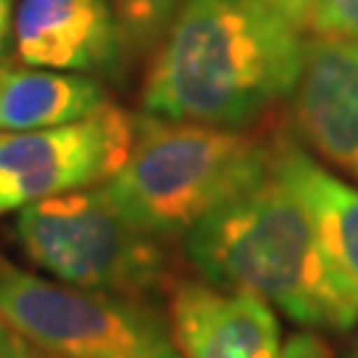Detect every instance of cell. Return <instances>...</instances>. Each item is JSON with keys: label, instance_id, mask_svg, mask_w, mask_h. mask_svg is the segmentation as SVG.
<instances>
[{"label": "cell", "instance_id": "cell-1", "mask_svg": "<svg viewBox=\"0 0 358 358\" xmlns=\"http://www.w3.org/2000/svg\"><path fill=\"white\" fill-rule=\"evenodd\" d=\"M271 0H183L141 93L143 112L244 128L294 90L306 40Z\"/></svg>", "mask_w": 358, "mask_h": 358}, {"label": "cell", "instance_id": "cell-2", "mask_svg": "<svg viewBox=\"0 0 358 358\" xmlns=\"http://www.w3.org/2000/svg\"><path fill=\"white\" fill-rule=\"evenodd\" d=\"M183 250L210 284L255 294L297 324L356 327L358 303L337 282L308 210L273 165L255 189L202 217Z\"/></svg>", "mask_w": 358, "mask_h": 358}, {"label": "cell", "instance_id": "cell-3", "mask_svg": "<svg viewBox=\"0 0 358 358\" xmlns=\"http://www.w3.org/2000/svg\"><path fill=\"white\" fill-rule=\"evenodd\" d=\"M128 159L103 183L109 202L152 236H186L217 207L268 178L273 143L239 128L133 120Z\"/></svg>", "mask_w": 358, "mask_h": 358}, {"label": "cell", "instance_id": "cell-4", "mask_svg": "<svg viewBox=\"0 0 358 358\" xmlns=\"http://www.w3.org/2000/svg\"><path fill=\"white\" fill-rule=\"evenodd\" d=\"M16 239L38 268L69 287L128 297L159 289L167 279L162 247L120 215L103 189L22 207Z\"/></svg>", "mask_w": 358, "mask_h": 358}, {"label": "cell", "instance_id": "cell-5", "mask_svg": "<svg viewBox=\"0 0 358 358\" xmlns=\"http://www.w3.org/2000/svg\"><path fill=\"white\" fill-rule=\"evenodd\" d=\"M0 319L56 358H183L165 324L125 294L45 282L3 257Z\"/></svg>", "mask_w": 358, "mask_h": 358}, {"label": "cell", "instance_id": "cell-6", "mask_svg": "<svg viewBox=\"0 0 358 358\" xmlns=\"http://www.w3.org/2000/svg\"><path fill=\"white\" fill-rule=\"evenodd\" d=\"M133 117L106 103L69 125L0 133V215L106 183L128 159Z\"/></svg>", "mask_w": 358, "mask_h": 358}, {"label": "cell", "instance_id": "cell-7", "mask_svg": "<svg viewBox=\"0 0 358 358\" xmlns=\"http://www.w3.org/2000/svg\"><path fill=\"white\" fill-rule=\"evenodd\" d=\"M292 93L308 146L358 178V40H308Z\"/></svg>", "mask_w": 358, "mask_h": 358}, {"label": "cell", "instance_id": "cell-8", "mask_svg": "<svg viewBox=\"0 0 358 358\" xmlns=\"http://www.w3.org/2000/svg\"><path fill=\"white\" fill-rule=\"evenodd\" d=\"M16 59L59 72H109L120 62L122 29L109 0H19Z\"/></svg>", "mask_w": 358, "mask_h": 358}, {"label": "cell", "instance_id": "cell-9", "mask_svg": "<svg viewBox=\"0 0 358 358\" xmlns=\"http://www.w3.org/2000/svg\"><path fill=\"white\" fill-rule=\"evenodd\" d=\"M173 329L183 358H279L282 334L273 308L250 292L215 284H180Z\"/></svg>", "mask_w": 358, "mask_h": 358}, {"label": "cell", "instance_id": "cell-10", "mask_svg": "<svg viewBox=\"0 0 358 358\" xmlns=\"http://www.w3.org/2000/svg\"><path fill=\"white\" fill-rule=\"evenodd\" d=\"M273 167L308 210L337 282L358 303V186L321 167L289 141L273 143Z\"/></svg>", "mask_w": 358, "mask_h": 358}, {"label": "cell", "instance_id": "cell-11", "mask_svg": "<svg viewBox=\"0 0 358 358\" xmlns=\"http://www.w3.org/2000/svg\"><path fill=\"white\" fill-rule=\"evenodd\" d=\"M106 103L103 85L88 75L0 64V133L69 125Z\"/></svg>", "mask_w": 358, "mask_h": 358}, {"label": "cell", "instance_id": "cell-12", "mask_svg": "<svg viewBox=\"0 0 358 358\" xmlns=\"http://www.w3.org/2000/svg\"><path fill=\"white\" fill-rule=\"evenodd\" d=\"M183 0H115L122 40L136 51L159 45Z\"/></svg>", "mask_w": 358, "mask_h": 358}, {"label": "cell", "instance_id": "cell-13", "mask_svg": "<svg viewBox=\"0 0 358 358\" xmlns=\"http://www.w3.org/2000/svg\"><path fill=\"white\" fill-rule=\"evenodd\" d=\"M306 29L321 38L358 40V0H316Z\"/></svg>", "mask_w": 358, "mask_h": 358}, {"label": "cell", "instance_id": "cell-14", "mask_svg": "<svg viewBox=\"0 0 358 358\" xmlns=\"http://www.w3.org/2000/svg\"><path fill=\"white\" fill-rule=\"evenodd\" d=\"M279 358H334L329 345L313 332H297L282 345Z\"/></svg>", "mask_w": 358, "mask_h": 358}, {"label": "cell", "instance_id": "cell-15", "mask_svg": "<svg viewBox=\"0 0 358 358\" xmlns=\"http://www.w3.org/2000/svg\"><path fill=\"white\" fill-rule=\"evenodd\" d=\"M0 358H38L35 345L27 343L19 332H13L3 319H0Z\"/></svg>", "mask_w": 358, "mask_h": 358}, {"label": "cell", "instance_id": "cell-16", "mask_svg": "<svg viewBox=\"0 0 358 358\" xmlns=\"http://www.w3.org/2000/svg\"><path fill=\"white\" fill-rule=\"evenodd\" d=\"M271 3H273V8L282 13L289 24H294L297 29H306L308 16L313 11L316 0H271Z\"/></svg>", "mask_w": 358, "mask_h": 358}, {"label": "cell", "instance_id": "cell-17", "mask_svg": "<svg viewBox=\"0 0 358 358\" xmlns=\"http://www.w3.org/2000/svg\"><path fill=\"white\" fill-rule=\"evenodd\" d=\"M11 3L13 0H0V48L6 43V35H8V27H11Z\"/></svg>", "mask_w": 358, "mask_h": 358}, {"label": "cell", "instance_id": "cell-18", "mask_svg": "<svg viewBox=\"0 0 358 358\" xmlns=\"http://www.w3.org/2000/svg\"><path fill=\"white\" fill-rule=\"evenodd\" d=\"M348 358H358V321L353 327V337H350V348H348Z\"/></svg>", "mask_w": 358, "mask_h": 358}]
</instances>
